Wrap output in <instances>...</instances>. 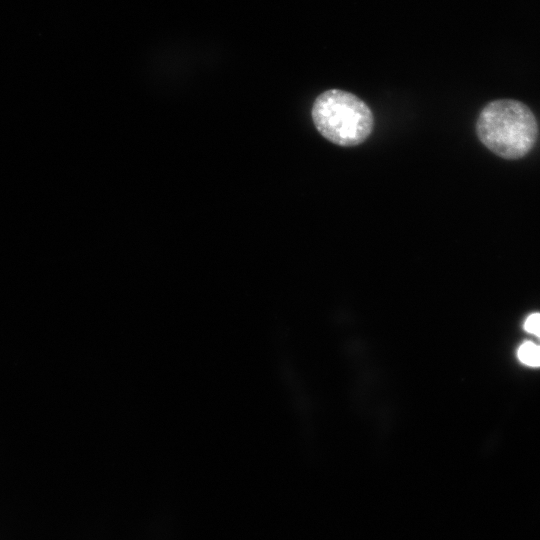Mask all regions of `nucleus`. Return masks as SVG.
Wrapping results in <instances>:
<instances>
[{"mask_svg":"<svg viewBox=\"0 0 540 540\" xmlns=\"http://www.w3.org/2000/svg\"><path fill=\"white\" fill-rule=\"evenodd\" d=\"M478 138L494 154L505 159L525 156L537 138V122L523 103L500 99L488 103L476 123Z\"/></svg>","mask_w":540,"mask_h":540,"instance_id":"f257e3e1","label":"nucleus"},{"mask_svg":"<svg viewBox=\"0 0 540 540\" xmlns=\"http://www.w3.org/2000/svg\"><path fill=\"white\" fill-rule=\"evenodd\" d=\"M312 120L324 138L345 147L364 142L374 127L368 105L356 95L339 89L327 90L315 99Z\"/></svg>","mask_w":540,"mask_h":540,"instance_id":"f03ea898","label":"nucleus"},{"mask_svg":"<svg viewBox=\"0 0 540 540\" xmlns=\"http://www.w3.org/2000/svg\"><path fill=\"white\" fill-rule=\"evenodd\" d=\"M520 362L531 367L540 366V345L526 341L520 345L517 351Z\"/></svg>","mask_w":540,"mask_h":540,"instance_id":"7ed1b4c3","label":"nucleus"},{"mask_svg":"<svg viewBox=\"0 0 540 540\" xmlns=\"http://www.w3.org/2000/svg\"><path fill=\"white\" fill-rule=\"evenodd\" d=\"M524 329L540 337V313H533L529 315L524 322Z\"/></svg>","mask_w":540,"mask_h":540,"instance_id":"20e7f679","label":"nucleus"}]
</instances>
